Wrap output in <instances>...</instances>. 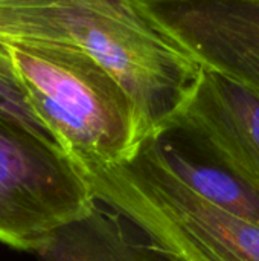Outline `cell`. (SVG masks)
I'll return each mask as SVG.
<instances>
[{
    "label": "cell",
    "mask_w": 259,
    "mask_h": 261,
    "mask_svg": "<svg viewBox=\"0 0 259 261\" xmlns=\"http://www.w3.org/2000/svg\"><path fill=\"white\" fill-rule=\"evenodd\" d=\"M5 44L32 109L79 174L131 161L154 136L124 87L84 50Z\"/></svg>",
    "instance_id": "cell-1"
},
{
    "label": "cell",
    "mask_w": 259,
    "mask_h": 261,
    "mask_svg": "<svg viewBox=\"0 0 259 261\" xmlns=\"http://www.w3.org/2000/svg\"><path fill=\"white\" fill-rule=\"evenodd\" d=\"M95 199L176 261H259V226L192 191L150 139L131 161L81 174Z\"/></svg>",
    "instance_id": "cell-2"
},
{
    "label": "cell",
    "mask_w": 259,
    "mask_h": 261,
    "mask_svg": "<svg viewBox=\"0 0 259 261\" xmlns=\"http://www.w3.org/2000/svg\"><path fill=\"white\" fill-rule=\"evenodd\" d=\"M96 199L63 150L0 119V242L35 252Z\"/></svg>",
    "instance_id": "cell-3"
},
{
    "label": "cell",
    "mask_w": 259,
    "mask_h": 261,
    "mask_svg": "<svg viewBox=\"0 0 259 261\" xmlns=\"http://www.w3.org/2000/svg\"><path fill=\"white\" fill-rule=\"evenodd\" d=\"M183 132L211 159L259 191V93L214 67L200 75L166 133Z\"/></svg>",
    "instance_id": "cell-4"
},
{
    "label": "cell",
    "mask_w": 259,
    "mask_h": 261,
    "mask_svg": "<svg viewBox=\"0 0 259 261\" xmlns=\"http://www.w3.org/2000/svg\"><path fill=\"white\" fill-rule=\"evenodd\" d=\"M114 210L98 202L82 217L49 234L34 252L38 261H176Z\"/></svg>",
    "instance_id": "cell-5"
},
{
    "label": "cell",
    "mask_w": 259,
    "mask_h": 261,
    "mask_svg": "<svg viewBox=\"0 0 259 261\" xmlns=\"http://www.w3.org/2000/svg\"><path fill=\"white\" fill-rule=\"evenodd\" d=\"M157 158L192 191L215 206L259 226V191L215 162L198 159L180 148L165 135L151 136Z\"/></svg>",
    "instance_id": "cell-6"
},
{
    "label": "cell",
    "mask_w": 259,
    "mask_h": 261,
    "mask_svg": "<svg viewBox=\"0 0 259 261\" xmlns=\"http://www.w3.org/2000/svg\"><path fill=\"white\" fill-rule=\"evenodd\" d=\"M0 119L15 124L38 138L56 144L49 128L44 125V122L32 109L21 86L15 81L2 76H0Z\"/></svg>",
    "instance_id": "cell-7"
},
{
    "label": "cell",
    "mask_w": 259,
    "mask_h": 261,
    "mask_svg": "<svg viewBox=\"0 0 259 261\" xmlns=\"http://www.w3.org/2000/svg\"><path fill=\"white\" fill-rule=\"evenodd\" d=\"M0 76L20 84L17 70L14 67L11 55H9V49H8V46L5 43H0Z\"/></svg>",
    "instance_id": "cell-8"
},
{
    "label": "cell",
    "mask_w": 259,
    "mask_h": 261,
    "mask_svg": "<svg viewBox=\"0 0 259 261\" xmlns=\"http://www.w3.org/2000/svg\"><path fill=\"white\" fill-rule=\"evenodd\" d=\"M15 2H32V0H0V3H15Z\"/></svg>",
    "instance_id": "cell-9"
},
{
    "label": "cell",
    "mask_w": 259,
    "mask_h": 261,
    "mask_svg": "<svg viewBox=\"0 0 259 261\" xmlns=\"http://www.w3.org/2000/svg\"><path fill=\"white\" fill-rule=\"evenodd\" d=\"M240 2H247V3H255V5H259V0H240Z\"/></svg>",
    "instance_id": "cell-10"
}]
</instances>
